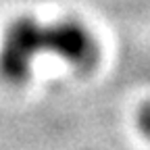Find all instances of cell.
Wrapping results in <instances>:
<instances>
[{
    "mask_svg": "<svg viewBox=\"0 0 150 150\" xmlns=\"http://www.w3.org/2000/svg\"><path fill=\"white\" fill-rule=\"evenodd\" d=\"M138 127L146 138H150V102L142 104V108L138 110Z\"/></svg>",
    "mask_w": 150,
    "mask_h": 150,
    "instance_id": "cell-2",
    "label": "cell"
},
{
    "mask_svg": "<svg viewBox=\"0 0 150 150\" xmlns=\"http://www.w3.org/2000/svg\"><path fill=\"white\" fill-rule=\"evenodd\" d=\"M48 54L65 61L77 73H90L100 61V46L77 19L40 23L27 15L17 17L6 25L0 42V79L8 86L25 83L33 61Z\"/></svg>",
    "mask_w": 150,
    "mask_h": 150,
    "instance_id": "cell-1",
    "label": "cell"
}]
</instances>
